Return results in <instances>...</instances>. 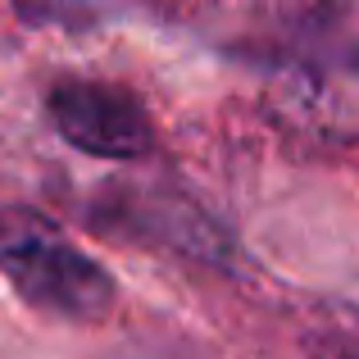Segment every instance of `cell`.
<instances>
[{
  "mask_svg": "<svg viewBox=\"0 0 359 359\" xmlns=\"http://www.w3.org/2000/svg\"><path fill=\"white\" fill-rule=\"evenodd\" d=\"M223 41L269 78V109L291 132L359 141V5L241 9Z\"/></svg>",
  "mask_w": 359,
  "mask_h": 359,
  "instance_id": "6da1fadb",
  "label": "cell"
},
{
  "mask_svg": "<svg viewBox=\"0 0 359 359\" xmlns=\"http://www.w3.org/2000/svg\"><path fill=\"white\" fill-rule=\"evenodd\" d=\"M309 355L314 359H359V314L332 305L309 327Z\"/></svg>",
  "mask_w": 359,
  "mask_h": 359,
  "instance_id": "277c9868",
  "label": "cell"
},
{
  "mask_svg": "<svg viewBox=\"0 0 359 359\" xmlns=\"http://www.w3.org/2000/svg\"><path fill=\"white\" fill-rule=\"evenodd\" d=\"M46 114L73 150L96 159H141L155 146L146 105L100 78H55L46 91Z\"/></svg>",
  "mask_w": 359,
  "mask_h": 359,
  "instance_id": "3957f363",
  "label": "cell"
},
{
  "mask_svg": "<svg viewBox=\"0 0 359 359\" xmlns=\"http://www.w3.org/2000/svg\"><path fill=\"white\" fill-rule=\"evenodd\" d=\"M0 273L50 318L100 323L118 305L114 273L32 205H0Z\"/></svg>",
  "mask_w": 359,
  "mask_h": 359,
  "instance_id": "7a4b0ae2",
  "label": "cell"
}]
</instances>
